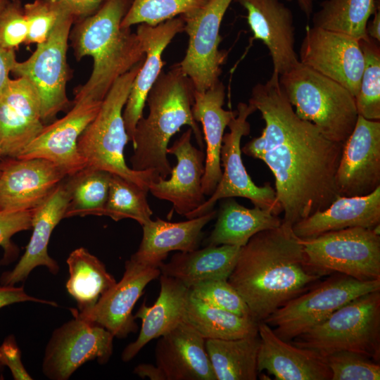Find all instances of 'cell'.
Listing matches in <instances>:
<instances>
[{"label":"cell","instance_id":"6da1fadb","mask_svg":"<svg viewBox=\"0 0 380 380\" xmlns=\"http://www.w3.org/2000/svg\"><path fill=\"white\" fill-rule=\"evenodd\" d=\"M248 103L260 112L265 126L241 152L262 160L272 171L282 223L292 227L339 196L336 176L343 143L331 141L296 114L278 74L255 84Z\"/></svg>","mask_w":380,"mask_h":380},{"label":"cell","instance_id":"7a4b0ae2","mask_svg":"<svg viewBox=\"0 0 380 380\" xmlns=\"http://www.w3.org/2000/svg\"><path fill=\"white\" fill-rule=\"evenodd\" d=\"M324 275L309 265L292 227L281 222L257 233L241 247L227 281L260 322Z\"/></svg>","mask_w":380,"mask_h":380},{"label":"cell","instance_id":"3957f363","mask_svg":"<svg viewBox=\"0 0 380 380\" xmlns=\"http://www.w3.org/2000/svg\"><path fill=\"white\" fill-rule=\"evenodd\" d=\"M132 0H106L94 14L77 20L69 40L77 61L93 59L87 81L75 88L74 100L102 101L115 82L145 58L142 43L121 23Z\"/></svg>","mask_w":380,"mask_h":380},{"label":"cell","instance_id":"277c9868","mask_svg":"<svg viewBox=\"0 0 380 380\" xmlns=\"http://www.w3.org/2000/svg\"><path fill=\"white\" fill-rule=\"evenodd\" d=\"M194 92L191 80L179 63L160 74L146 97L148 114L139 120L135 128L129 158L132 169L153 170L166 179L172 168L167 159L169 141L184 125L192 129L203 149L202 132L192 113Z\"/></svg>","mask_w":380,"mask_h":380},{"label":"cell","instance_id":"5b68a950","mask_svg":"<svg viewBox=\"0 0 380 380\" xmlns=\"http://www.w3.org/2000/svg\"><path fill=\"white\" fill-rule=\"evenodd\" d=\"M143 61L115 82L97 115L79 137L77 149L87 167L118 175L148 191L150 183L160 177L159 175L153 170H133L124 158V149L129 141L122 113Z\"/></svg>","mask_w":380,"mask_h":380},{"label":"cell","instance_id":"8992f818","mask_svg":"<svg viewBox=\"0 0 380 380\" xmlns=\"http://www.w3.org/2000/svg\"><path fill=\"white\" fill-rule=\"evenodd\" d=\"M296 114L314 124L329 139L343 143L358 117L355 97L343 86L298 62L279 75Z\"/></svg>","mask_w":380,"mask_h":380},{"label":"cell","instance_id":"52a82bcc","mask_svg":"<svg viewBox=\"0 0 380 380\" xmlns=\"http://www.w3.org/2000/svg\"><path fill=\"white\" fill-rule=\"evenodd\" d=\"M293 340L324 357L347 351L379 362L380 290L351 300Z\"/></svg>","mask_w":380,"mask_h":380},{"label":"cell","instance_id":"ba28073f","mask_svg":"<svg viewBox=\"0 0 380 380\" xmlns=\"http://www.w3.org/2000/svg\"><path fill=\"white\" fill-rule=\"evenodd\" d=\"M341 274L291 299L263 322L280 338L291 341L351 300L380 290V279L363 281Z\"/></svg>","mask_w":380,"mask_h":380},{"label":"cell","instance_id":"9c48e42d","mask_svg":"<svg viewBox=\"0 0 380 380\" xmlns=\"http://www.w3.org/2000/svg\"><path fill=\"white\" fill-rule=\"evenodd\" d=\"M300 241L309 265L324 275L380 279V234L373 229L350 227Z\"/></svg>","mask_w":380,"mask_h":380},{"label":"cell","instance_id":"30bf717a","mask_svg":"<svg viewBox=\"0 0 380 380\" xmlns=\"http://www.w3.org/2000/svg\"><path fill=\"white\" fill-rule=\"evenodd\" d=\"M74 23L72 14L64 17L46 40L37 44L27 60L17 61L11 72L16 77L27 78L37 90L44 125L54 121L58 113L70 109L72 105L66 89L71 77L67 52Z\"/></svg>","mask_w":380,"mask_h":380},{"label":"cell","instance_id":"8fae6325","mask_svg":"<svg viewBox=\"0 0 380 380\" xmlns=\"http://www.w3.org/2000/svg\"><path fill=\"white\" fill-rule=\"evenodd\" d=\"M237 115L227 127L229 132L224 134L220 153V162L224 167L222 177L210 197L197 209L186 214L187 219L194 218L213 210L219 200L242 197L249 199L254 206L267 209L279 215L282 209L276 197V192L268 183L257 186L251 179L243 163L241 141L250 133L248 118L256 108L251 103H239Z\"/></svg>","mask_w":380,"mask_h":380},{"label":"cell","instance_id":"7c38bea8","mask_svg":"<svg viewBox=\"0 0 380 380\" xmlns=\"http://www.w3.org/2000/svg\"><path fill=\"white\" fill-rule=\"evenodd\" d=\"M73 319L56 329L46 345L42 372L51 380H67L85 362L106 364L113 350V335L103 327L80 317L72 308Z\"/></svg>","mask_w":380,"mask_h":380},{"label":"cell","instance_id":"4fadbf2b","mask_svg":"<svg viewBox=\"0 0 380 380\" xmlns=\"http://www.w3.org/2000/svg\"><path fill=\"white\" fill-rule=\"evenodd\" d=\"M234 0H208L199 8L180 15L188 34L186 54L179 63L194 88L204 91L220 81L227 53L219 49L223 17Z\"/></svg>","mask_w":380,"mask_h":380},{"label":"cell","instance_id":"5bb4252c","mask_svg":"<svg viewBox=\"0 0 380 380\" xmlns=\"http://www.w3.org/2000/svg\"><path fill=\"white\" fill-rule=\"evenodd\" d=\"M298 61L337 82L355 97L364 68L360 41L347 34L308 26Z\"/></svg>","mask_w":380,"mask_h":380},{"label":"cell","instance_id":"9a60e30c","mask_svg":"<svg viewBox=\"0 0 380 380\" xmlns=\"http://www.w3.org/2000/svg\"><path fill=\"white\" fill-rule=\"evenodd\" d=\"M63 118L44 126L16 158L48 160L72 175L86 167L77 149L80 135L97 115L102 101H73Z\"/></svg>","mask_w":380,"mask_h":380},{"label":"cell","instance_id":"2e32d148","mask_svg":"<svg viewBox=\"0 0 380 380\" xmlns=\"http://www.w3.org/2000/svg\"><path fill=\"white\" fill-rule=\"evenodd\" d=\"M339 196H362L380 186V121L360 115L343 143L336 170Z\"/></svg>","mask_w":380,"mask_h":380},{"label":"cell","instance_id":"e0dca14e","mask_svg":"<svg viewBox=\"0 0 380 380\" xmlns=\"http://www.w3.org/2000/svg\"><path fill=\"white\" fill-rule=\"evenodd\" d=\"M160 275L159 266L131 256L125 262L122 279L100 297L88 313L78 315L103 327L114 337L125 338L138 329L132 315L134 306L148 284Z\"/></svg>","mask_w":380,"mask_h":380},{"label":"cell","instance_id":"ac0fdd59","mask_svg":"<svg viewBox=\"0 0 380 380\" xmlns=\"http://www.w3.org/2000/svg\"><path fill=\"white\" fill-rule=\"evenodd\" d=\"M67 176L57 165L44 158H4L0 175V211L37 208Z\"/></svg>","mask_w":380,"mask_h":380},{"label":"cell","instance_id":"d6986e66","mask_svg":"<svg viewBox=\"0 0 380 380\" xmlns=\"http://www.w3.org/2000/svg\"><path fill=\"white\" fill-rule=\"evenodd\" d=\"M192 133L189 128L167 148V153L175 156L177 160L170 178L159 177L148 186V191L154 197L170 202L172 209L184 216L205 201L202 190L205 155L203 149L192 144Z\"/></svg>","mask_w":380,"mask_h":380},{"label":"cell","instance_id":"ffe728a7","mask_svg":"<svg viewBox=\"0 0 380 380\" xmlns=\"http://www.w3.org/2000/svg\"><path fill=\"white\" fill-rule=\"evenodd\" d=\"M45 125L34 86L25 77L11 78L0 95V146L5 156L17 158Z\"/></svg>","mask_w":380,"mask_h":380},{"label":"cell","instance_id":"44dd1931","mask_svg":"<svg viewBox=\"0 0 380 380\" xmlns=\"http://www.w3.org/2000/svg\"><path fill=\"white\" fill-rule=\"evenodd\" d=\"M182 18L176 17L155 26L139 24L137 34L145 52V58L137 74L123 109L122 116L129 141H132L135 128L143 117L148 94L156 82L165 64L162 56L172 39L184 31Z\"/></svg>","mask_w":380,"mask_h":380},{"label":"cell","instance_id":"7402d4cb","mask_svg":"<svg viewBox=\"0 0 380 380\" xmlns=\"http://www.w3.org/2000/svg\"><path fill=\"white\" fill-rule=\"evenodd\" d=\"M155 358L159 380H217L205 339L184 322L159 338Z\"/></svg>","mask_w":380,"mask_h":380},{"label":"cell","instance_id":"603a6c76","mask_svg":"<svg viewBox=\"0 0 380 380\" xmlns=\"http://www.w3.org/2000/svg\"><path fill=\"white\" fill-rule=\"evenodd\" d=\"M247 11L253 39L261 40L269 50L273 72L279 75L296 65L295 27L291 11L280 0H234Z\"/></svg>","mask_w":380,"mask_h":380},{"label":"cell","instance_id":"cb8c5ba5","mask_svg":"<svg viewBox=\"0 0 380 380\" xmlns=\"http://www.w3.org/2000/svg\"><path fill=\"white\" fill-rule=\"evenodd\" d=\"M258 373L265 370L277 380H331L326 357L280 338L265 322H258Z\"/></svg>","mask_w":380,"mask_h":380},{"label":"cell","instance_id":"d4e9b609","mask_svg":"<svg viewBox=\"0 0 380 380\" xmlns=\"http://www.w3.org/2000/svg\"><path fill=\"white\" fill-rule=\"evenodd\" d=\"M65 179L34 209L32 222V234L25 251L13 270L1 274V285L15 286L23 281L38 266L46 267L53 274L59 271L58 263L48 253V245L54 228L64 218L69 201V192Z\"/></svg>","mask_w":380,"mask_h":380},{"label":"cell","instance_id":"484cf974","mask_svg":"<svg viewBox=\"0 0 380 380\" xmlns=\"http://www.w3.org/2000/svg\"><path fill=\"white\" fill-rule=\"evenodd\" d=\"M225 87L218 81L204 91L194 89L192 113L201 122L206 145L205 173L202 180L203 194L210 196L215 190L222 174L220 153L225 128L237 115L236 110H226L222 106Z\"/></svg>","mask_w":380,"mask_h":380},{"label":"cell","instance_id":"4316f807","mask_svg":"<svg viewBox=\"0 0 380 380\" xmlns=\"http://www.w3.org/2000/svg\"><path fill=\"white\" fill-rule=\"evenodd\" d=\"M160 292L155 303L147 306L145 301L134 315L141 319L137 338L122 353L123 362H129L151 341L158 338L184 322L189 289L181 281L160 275Z\"/></svg>","mask_w":380,"mask_h":380},{"label":"cell","instance_id":"83f0119b","mask_svg":"<svg viewBox=\"0 0 380 380\" xmlns=\"http://www.w3.org/2000/svg\"><path fill=\"white\" fill-rule=\"evenodd\" d=\"M380 224V186L362 196H338L324 210L318 211L292 227L300 239L350 227L373 229Z\"/></svg>","mask_w":380,"mask_h":380},{"label":"cell","instance_id":"f1b7e54d","mask_svg":"<svg viewBox=\"0 0 380 380\" xmlns=\"http://www.w3.org/2000/svg\"><path fill=\"white\" fill-rule=\"evenodd\" d=\"M217 215L213 210L186 221L171 222L158 217L142 225L143 235L134 258L160 266L171 251L197 249L203 236V229Z\"/></svg>","mask_w":380,"mask_h":380},{"label":"cell","instance_id":"f546056e","mask_svg":"<svg viewBox=\"0 0 380 380\" xmlns=\"http://www.w3.org/2000/svg\"><path fill=\"white\" fill-rule=\"evenodd\" d=\"M241 248L236 246L220 245L179 251L167 262H161L160 274L181 281L189 289L208 280H227Z\"/></svg>","mask_w":380,"mask_h":380},{"label":"cell","instance_id":"4dcf8cb0","mask_svg":"<svg viewBox=\"0 0 380 380\" xmlns=\"http://www.w3.org/2000/svg\"><path fill=\"white\" fill-rule=\"evenodd\" d=\"M217 220L205 246L230 245L243 247L258 232L279 227L278 215L258 206L248 208L232 197L221 203Z\"/></svg>","mask_w":380,"mask_h":380},{"label":"cell","instance_id":"1f68e13d","mask_svg":"<svg viewBox=\"0 0 380 380\" xmlns=\"http://www.w3.org/2000/svg\"><path fill=\"white\" fill-rule=\"evenodd\" d=\"M68 293L75 300L78 313H88L100 297L117 282L105 265L87 249L80 247L67 258Z\"/></svg>","mask_w":380,"mask_h":380},{"label":"cell","instance_id":"d6a6232c","mask_svg":"<svg viewBox=\"0 0 380 380\" xmlns=\"http://www.w3.org/2000/svg\"><path fill=\"white\" fill-rule=\"evenodd\" d=\"M260 344L258 336L205 339V348L217 380H255Z\"/></svg>","mask_w":380,"mask_h":380},{"label":"cell","instance_id":"836d02e7","mask_svg":"<svg viewBox=\"0 0 380 380\" xmlns=\"http://www.w3.org/2000/svg\"><path fill=\"white\" fill-rule=\"evenodd\" d=\"M184 322L205 339L230 340L258 334V322L206 304L189 295Z\"/></svg>","mask_w":380,"mask_h":380},{"label":"cell","instance_id":"e575fe53","mask_svg":"<svg viewBox=\"0 0 380 380\" xmlns=\"http://www.w3.org/2000/svg\"><path fill=\"white\" fill-rule=\"evenodd\" d=\"M379 3L376 0H324L313 14L312 26L366 39L367 25Z\"/></svg>","mask_w":380,"mask_h":380},{"label":"cell","instance_id":"d590c367","mask_svg":"<svg viewBox=\"0 0 380 380\" xmlns=\"http://www.w3.org/2000/svg\"><path fill=\"white\" fill-rule=\"evenodd\" d=\"M110 173L85 167L65 179L69 201L64 218L74 216H102L106 204Z\"/></svg>","mask_w":380,"mask_h":380},{"label":"cell","instance_id":"8d00e7d4","mask_svg":"<svg viewBox=\"0 0 380 380\" xmlns=\"http://www.w3.org/2000/svg\"><path fill=\"white\" fill-rule=\"evenodd\" d=\"M148 192L136 183L111 174L102 216L110 217L115 221L132 219L144 225L151 220L153 215L147 201Z\"/></svg>","mask_w":380,"mask_h":380},{"label":"cell","instance_id":"74e56055","mask_svg":"<svg viewBox=\"0 0 380 380\" xmlns=\"http://www.w3.org/2000/svg\"><path fill=\"white\" fill-rule=\"evenodd\" d=\"M378 44L369 37L360 40L364 68L355 100L358 115L369 120H380V49Z\"/></svg>","mask_w":380,"mask_h":380},{"label":"cell","instance_id":"f35d334b","mask_svg":"<svg viewBox=\"0 0 380 380\" xmlns=\"http://www.w3.org/2000/svg\"><path fill=\"white\" fill-rule=\"evenodd\" d=\"M208 0H132L121 26L131 27L144 23L157 25L168 20L191 13Z\"/></svg>","mask_w":380,"mask_h":380},{"label":"cell","instance_id":"ab89813d","mask_svg":"<svg viewBox=\"0 0 380 380\" xmlns=\"http://www.w3.org/2000/svg\"><path fill=\"white\" fill-rule=\"evenodd\" d=\"M23 11L28 25L26 45L46 41L56 25L71 14L61 0H34L25 4Z\"/></svg>","mask_w":380,"mask_h":380},{"label":"cell","instance_id":"60d3db41","mask_svg":"<svg viewBox=\"0 0 380 380\" xmlns=\"http://www.w3.org/2000/svg\"><path fill=\"white\" fill-rule=\"evenodd\" d=\"M189 295L212 306L252 318L247 304L227 280L215 279L198 283L189 289Z\"/></svg>","mask_w":380,"mask_h":380},{"label":"cell","instance_id":"b9f144b4","mask_svg":"<svg viewBox=\"0 0 380 380\" xmlns=\"http://www.w3.org/2000/svg\"><path fill=\"white\" fill-rule=\"evenodd\" d=\"M331 380H379V362L357 353L341 351L326 357Z\"/></svg>","mask_w":380,"mask_h":380},{"label":"cell","instance_id":"7bdbcfd3","mask_svg":"<svg viewBox=\"0 0 380 380\" xmlns=\"http://www.w3.org/2000/svg\"><path fill=\"white\" fill-rule=\"evenodd\" d=\"M28 25L20 0H10L0 13V44L2 46L17 50L25 44Z\"/></svg>","mask_w":380,"mask_h":380},{"label":"cell","instance_id":"ee69618b","mask_svg":"<svg viewBox=\"0 0 380 380\" xmlns=\"http://www.w3.org/2000/svg\"><path fill=\"white\" fill-rule=\"evenodd\" d=\"M34 209L0 211V246L4 250L1 265L11 262L18 254V248L11 241L15 234L32 228Z\"/></svg>","mask_w":380,"mask_h":380},{"label":"cell","instance_id":"f6af8a7d","mask_svg":"<svg viewBox=\"0 0 380 380\" xmlns=\"http://www.w3.org/2000/svg\"><path fill=\"white\" fill-rule=\"evenodd\" d=\"M0 361L8 367L14 379H32L21 361V352L13 334L6 336L0 345Z\"/></svg>","mask_w":380,"mask_h":380},{"label":"cell","instance_id":"bcb514c9","mask_svg":"<svg viewBox=\"0 0 380 380\" xmlns=\"http://www.w3.org/2000/svg\"><path fill=\"white\" fill-rule=\"evenodd\" d=\"M32 301L42 304L58 306L51 300H44L28 295L23 286L0 285V309L12 304Z\"/></svg>","mask_w":380,"mask_h":380},{"label":"cell","instance_id":"7dc6e473","mask_svg":"<svg viewBox=\"0 0 380 380\" xmlns=\"http://www.w3.org/2000/svg\"><path fill=\"white\" fill-rule=\"evenodd\" d=\"M73 15L75 22L85 18L94 13L106 0H61Z\"/></svg>","mask_w":380,"mask_h":380},{"label":"cell","instance_id":"c3c4849f","mask_svg":"<svg viewBox=\"0 0 380 380\" xmlns=\"http://www.w3.org/2000/svg\"><path fill=\"white\" fill-rule=\"evenodd\" d=\"M16 62L15 51L0 44V95L11 80L10 74Z\"/></svg>","mask_w":380,"mask_h":380},{"label":"cell","instance_id":"681fc988","mask_svg":"<svg viewBox=\"0 0 380 380\" xmlns=\"http://www.w3.org/2000/svg\"><path fill=\"white\" fill-rule=\"evenodd\" d=\"M374 17L371 21L367 23V35L376 41L380 42V10L379 5L376 8L373 13Z\"/></svg>","mask_w":380,"mask_h":380},{"label":"cell","instance_id":"f907efd6","mask_svg":"<svg viewBox=\"0 0 380 380\" xmlns=\"http://www.w3.org/2000/svg\"><path fill=\"white\" fill-rule=\"evenodd\" d=\"M287 1H296L301 11L308 18L313 11V4L315 0H286Z\"/></svg>","mask_w":380,"mask_h":380},{"label":"cell","instance_id":"816d5d0a","mask_svg":"<svg viewBox=\"0 0 380 380\" xmlns=\"http://www.w3.org/2000/svg\"><path fill=\"white\" fill-rule=\"evenodd\" d=\"M10 0H0V13L4 9V8L6 6V4L8 3Z\"/></svg>","mask_w":380,"mask_h":380},{"label":"cell","instance_id":"f5cc1de1","mask_svg":"<svg viewBox=\"0 0 380 380\" xmlns=\"http://www.w3.org/2000/svg\"><path fill=\"white\" fill-rule=\"evenodd\" d=\"M4 366L2 365V363L0 361V380H2L4 379Z\"/></svg>","mask_w":380,"mask_h":380},{"label":"cell","instance_id":"db71d44e","mask_svg":"<svg viewBox=\"0 0 380 380\" xmlns=\"http://www.w3.org/2000/svg\"><path fill=\"white\" fill-rule=\"evenodd\" d=\"M4 158H6V157L5 156L3 150L1 147L0 146V160L4 159Z\"/></svg>","mask_w":380,"mask_h":380},{"label":"cell","instance_id":"11a10c76","mask_svg":"<svg viewBox=\"0 0 380 380\" xmlns=\"http://www.w3.org/2000/svg\"><path fill=\"white\" fill-rule=\"evenodd\" d=\"M2 167H3V159L0 160V175L2 170Z\"/></svg>","mask_w":380,"mask_h":380},{"label":"cell","instance_id":"9f6ffc18","mask_svg":"<svg viewBox=\"0 0 380 380\" xmlns=\"http://www.w3.org/2000/svg\"><path fill=\"white\" fill-rule=\"evenodd\" d=\"M11 1H15V0H11Z\"/></svg>","mask_w":380,"mask_h":380}]
</instances>
